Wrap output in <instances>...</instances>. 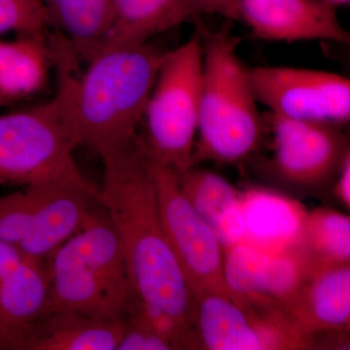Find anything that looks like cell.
I'll list each match as a JSON object with an SVG mask.
<instances>
[{
	"instance_id": "7a4b0ae2",
	"label": "cell",
	"mask_w": 350,
	"mask_h": 350,
	"mask_svg": "<svg viewBox=\"0 0 350 350\" xmlns=\"http://www.w3.org/2000/svg\"><path fill=\"white\" fill-rule=\"evenodd\" d=\"M48 40L57 66L53 98L76 148L103 157L133 144L165 53L148 44L108 48L75 75L77 55L71 43L59 32Z\"/></svg>"
},
{
	"instance_id": "8992f818",
	"label": "cell",
	"mask_w": 350,
	"mask_h": 350,
	"mask_svg": "<svg viewBox=\"0 0 350 350\" xmlns=\"http://www.w3.org/2000/svg\"><path fill=\"white\" fill-rule=\"evenodd\" d=\"M75 149L54 98L0 115V185L71 184L98 202L100 189L80 172Z\"/></svg>"
},
{
	"instance_id": "6da1fadb",
	"label": "cell",
	"mask_w": 350,
	"mask_h": 350,
	"mask_svg": "<svg viewBox=\"0 0 350 350\" xmlns=\"http://www.w3.org/2000/svg\"><path fill=\"white\" fill-rule=\"evenodd\" d=\"M105 208L123 248L135 312L176 347L193 337L196 299L163 230L152 161L137 135L121 150L100 157Z\"/></svg>"
},
{
	"instance_id": "4316f807",
	"label": "cell",
	"mask_w": 350,
	"mask_h": 350,
	"mask_svg": "<svg viewBox=\"0 0 350 350\" xmlns=\"http://www.w3.org/2000/svg\"><path fill=\"white\" fill-rule=\"evenodd\" d=\"M328 1L332 2V3L335 4V5L340 6L349 3L350 0H328Z\"/></svg>"
},
{
	"instance_id": "484cf974",
	"label": "cell",
	"mask_w": 350,
	"mask_h": 350,
	"mask_svg": "<svg viewBox=\"0 0 350 350\" xmlns=\"http://www.w3.org/2000/svg\"><path fill=\"white\" fill-rule=\"evenodd\" d=\"M338 200L349 208L350 206V158L347 153L340 167V175L335 187Z\"/></svg>"
},
{
	"instance_id": "277c9868",
	"label": "cell",
	"mask_w": 350,
	"mask_h": 350,
	"mask_svg": "<svg viewBox=\"0 0 350 350\" xmlns=\"http://www.w3.org/2000/svg\"><path fill=\"white\" fill-rule=\"evenodd\" d=\"M202 41V94L193 163H237L257 148L262 137L250 68L241 63L239 39L229 29L208 32Z\"/></svg>"
},
{
	"instance_id": "3957f363",
	"label": "cell",
	"mask_w": 350,
	"mask_h": 350,
	"mask_svg": "<svg viewBox=\"0 0 350 350\" xmlns=\"http://www.w3.org/2000/svg\"><path fill=\"white\" fill-rule=\"evenodd\" d=\"M48 313L123 320L135 301L118 234L107 213L92 211L75 236L46 262Z\"/></svg>"
},
{
	"instance_id": "30bf717a",
	"label": "cell",
	"mask_w": 350,
	"mask_h": 350,
	"mask_svg": "<svg viewBox=\"0 0 350 350\" xmlns=\"http://www.w3.org/2000/svg\"><path fill=\"white\" fill-rule=\"evenodd\" d=\"M275 135L273 167L285 181L299 186L323 183L340 167L345 138L338 124L271 114Z\"/></svg>"
},
{
	"instance_id": "e0dca14e",
	"label": "cell",
	"mask_w": 350,
	"mask_h": 350,
	"mask_svg": "<svg viewBox=\"0 0 350 350\" xmlns=\"http://www.w3.org/2000/svg\"><path fill=\"white\" fill-rule=\"evenodd\" d=\"M178 176L182 193L213 228L223 250L243 243L241 192L224 177L208 170L191 167Z\"/></svg>"
},
{
	"instance_id": "2e32d148",
	"label": "cell",
	"mask_w": 350,
	"mask_h": 350,
	"mask_svg": "<svg viewBox=\"0 0 350 350\" xmlns=\"http://www.w3.org/2000/svg\"><path fill=\"white\" fill-rule=\"evenodd\" d=\"M191 18L194 17L181 0H111L107 31L98 52L144 45Z\"/></svg>"
},
{
	"instance_id": "7402d4cb",
	"label": "cell",
	"mask_w": 350,
	"mask_h": 350,
	"mask_svg": "<svg viewBox=\"0 0 350 350\" xmlns=\"http://www.w3.org/2000/svg\"><path fill=\"white\" fill-rule=\"evenodd\" d=\"M52 184L25 186L0 197V241L17 250L33 228Z\"/></svg>"
},
{
	"instance_id": "44dd1931",
	"label": "cell",
	"mask_w": 350,
	"mask_h": 350,
	"mask_svg": "<svg viewBox=\"0 0 350 350\" xmlns=\"http://www.w3.org/2000/svg\"><path fill=\"white\" fill-rule=\"evenodd\" d=\"M310 271L332 265L349 264L350 219L333 209L308 213L303 245Z\"/></svg>"
},
{
	"instance_id": "8fae6325",
	"label": "cell",
	"mask_w": 350,
	"mask_h": 350,
	"mask_svg": "<svg viewBox=\"0 0 350 350\" xmlns=\"http://www.w3.org/2000/svg\"><path fill=\"white\" fill-rule=\"evenodd\" d=\"M49 297L47 264L0 241V350H27Z\"/></svg>"
},
{
	"instance_id": "4fadbf2b",
	"label": "cell",
	"mask_w": 350,
	"mask_h": 350,
	"mask_svg": "<svg viewBox=\"0 0 350 350\" xmlns=\"http://www.w3.org/2000/svg\"><path fill=\"white\" fill-rule=\"evenodd\" d=\"M244 241L267 252H285L303 245L308 213L300 202L275 191L251 188L241 192Z\"/></svg>"
},
{
	"instance_id": "cb8c5ba5",
	"label": "cell",
	"mask_w": 350,
	"mask_h": 350,
	"mask_svg": "<svg viewBox=\"0 0 350 350\" xmlns=\"http://www.w3.org/2000/svg\"><path fill=\"white\" fill-rule=\"evenodd\" d=\"M175 349L170 340L129 312L125 319V328L117 350H170Z\"/></svg>"
},
{
	"instance_id": "52a82bcc",
	"label": "cell",
	"mask_w": 350,
	"mask_h": 350,
	"mask_svg": "<svg viewBox=\"0 0 350 350\" xmlns=\"http://www.w3.org/2000/svg\"><path fill=\"white\" fill-rule=\"evenodd\" d=\"M151 161L163 230L195 299L206 293L231 297L217 234L182 193L178 174Z\"/></svg>"
},
{
	"instance_id": "9c48e42d",
	"label": "cell",
	"mask_w": 350,
	"mask_h": 350,
	"mask_svg": "<svg viewBox=\"0 0 350 350\" xmlns=\"http://www.w3.org/2000/svg\"><path fill=\"white\" fill-rule=\"evenodd\" d=\"M258 103L271 114L340 124L350 117L349 78L315 69L261 66L250 68Z\"/></svg>"
},
{
	"instance_id": "5b68a950",
	"label": "cell",
	"mask_w": 350,
	"mask_h": 350,
	"mask_svg": "<svg viewBox=\"0 0 350 350\" xmlns=\"http://www.w3.org/2000/svg\"><path fill=\"white\" fill-rule=\"evenodd\" d=\"M202 41L192 38L165 52L145 107L142 137L154 162L184 174L194 165L202 78Z\"/></svg>"
},
{
	"instance_id": "d4e9b609",
	"label": "cell",
	"mask_w": 350,
	"mask_h": 350,
	"mask_svg": "<svg viewBox=\"0 0 350 350\" xmlns=\"http://www.w3.org/2000/svg\"><path fill=\"white\" fill-rule=\"evenodd\" d=\"M193 17L211 14L226 19L241 21V0H181Z\"/></svg>"
},
{
	"instance_id": "83f0119b",
	"label": "cell",
	"mask_w": 350,
	"mask_h": 350,
	"mask_svg": "<svg viewBox=\"0 0 350 350\" xmlns=\"http://www.w3.org/2000/svg\"><path fill=\"white\" fill-rule=\"evenodd\" d=\"M5 103H4V101L2 100L1 98H0V107H5Z\"/></svg>"
},
{
	"instance_id": "ffe728a7",
	"label": "cell",
	"mask_w": 350,
	"mask_h": 350,
	"mask_svg": "<svg viewBox=\"0 0 350 350\" xmlns=\"http://www.w3.org/2000/svg\"><path fill=\"white\" fill-rule=\"evenodd\" d=\"M51 27L61 32L85 62L100 48L109 20L111 0H42Z\"/></svg>"
},
{
	"instance_id": "ba28073f",
	"label": "cell",
	"mask_w": 350,
	"mask_h": 350,
	"mask_svg": "<svg viewBox=\"0 0 350 350\" xmlns=\"http://www.w3.org/2000/svg\"><path fill=\"white\" fill-rule=\"evenodd\" d=\"M264 317L251 304L241 305L230 296L206 293L196 299L194 328L209 350H264L308 345V334L284 313Z\"/></svg>"
},
{
	"instance_id": "7c38bea8",
	"label": "cell",
	"mask_w": 350,
	"mask_h": 350,
	"mask_svg": "<svg viewBox=\"0 0 350 350\" xmlns=\"http://www.w3.org/2000/svg\"><path fill=\"white\" fill-rule=\"evenodd\" d=\"M328 0H241V21L257 38L275 42L329 40L347 43L349 33Z\"/></svg>"
},
{
	"instance_id": "603a6c76",
	"label": "cell",
	"mask_w": 350,
	"mask_h": 350,
	"mask_svg": "<svg viewBox=\"0 0 350 350\" xmlns=\"http://www.w3.org/2000/svg\"><path fill=\"white\" fill-rule=\"evenodd\" d=\"M51 27L42 0H0V36L46 34Z\"/></svg>"
},
{
	"instance_id": "ac0fdd59",
	"label": "cell",
	"mask_w": 350,
	"mask_h": 350,
	"mask_svg": "<svg viewBox=\"0 0 350 350\" xmlns=\"http://www.w3.org/2000/svg\"><path fill=\"white\" fill-rule=\"evenodd\" d=\"M125 319L75 313H48L39 322L27 350H117Z\"/></svg>"
},
{
	"instance_id": "5bb4252c",
	"label": "cell",
	"mask_w": 350,
	"mask_h": 350,
	"mask_svg": "<svg viewBox=\"0 0 350 350\" xmlns=\"http://www.w3.org/2000/svg\"><path fill=\"white\" fill-rule=\"evenodd\" d=\"M96 197L71 184H52L33 228L17 250L29 261L46 262L87 222Z\"/></svg>"
},
{
	"instance_id": "9a60e30c",
	"label": "cell",
	"mask_w": 350,
	"mask_h": 350,
	"mask_svg": "<svg viewBox=\"0 0 350 350\" xmlns=\"http://www.w3.org/2000/svg\"><path fill=\"white\" fill-rule=\"evenodd\" d=\"M308 276L298 296L285 310L308 334L349 328V264L320 267Z\"/></svg>"
},
{
	"instance_id": "d6986e66",
	"label": "cell",
	"mask_w": 350,
	"mask_h": 350,
	"mask_svg": "<svg viewBox=\"0 0 350 350\" xmlns=\"http://www.w3.org/2000/svg\"><path fill=\"white\" fill-rule=\"evenodd\" d=\"M51 64L46 34L0 40V98L8 105L39 93L48 81Z\"/></svg>"
}]
</instances>
